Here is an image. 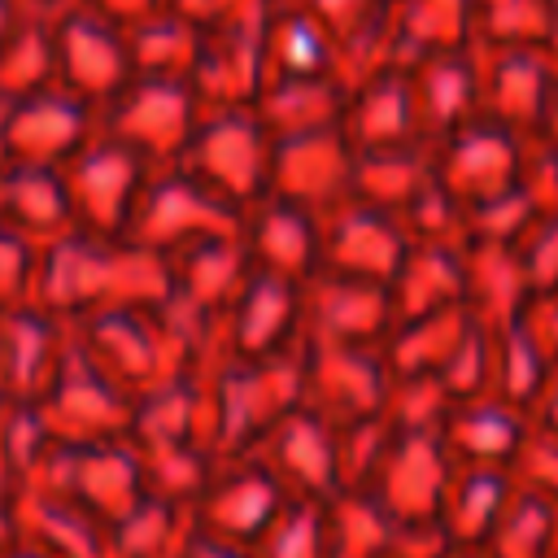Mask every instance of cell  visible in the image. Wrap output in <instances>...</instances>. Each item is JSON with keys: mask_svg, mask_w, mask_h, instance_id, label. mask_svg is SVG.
<instances>
[{"mask_svg": "<svg viewBox=\"0 0 558 558\" xmlns=\"http://www.w3.org/2000/svg\"><path fill=\"white\" fill-rule=\"evenodd\" d=\"M305 401V362L301 357H218L209 362V449L214 458L253 453L266 432Z\"/></svg>", "mask_w": 558, "mask_h": 558, "instance_id": "cell-2", "label": "cell"}, {"mask_svg": "<svg viewBox=\"0 0 558 558\" xmlns=\"http://www.w3.org/2000/svg\"><path fill=\"white\" fill-rule=\"evenodd\" d=\"M292 493L283 488V480L270 471V462L262 453H240V458H218L205 488L192 501V519L227 541L253 545L270 519L283 510Z\"/></svg>", "mask_w": 558, "mask_h": 558, "instance_id": "cell-12", "label": "cell"}, {"mask_svg": "<svg viewBox=\"0 0 558 558\" xmlns=\"http://www.w3.org/2000/svg\"><path fill=\"white\" fill-rule=\"evenodd\" d=\"M266 61L270 78H301V74H327V26L323 17L301 0H275L266 22Z\"/></svg>", "mask_w": 558, "mask_h": 558, "instance_id": "cell-21", "label": "cell"}, {"mask_svg": "<svg viewBox=\"0 0 558 558\" xmlns=\"http://www.w3.org/2000/svg\"><path fill=\"white\" fill-rule=\"evenodd\" d=\"M35 484L78 501L83 510H92L96 519H105L109 527L148 497V475H144V458L140 449L122 436V440H52Z\"/></svg>", "mask_w": 558, "mask_h": 558, "instance_id": "cell-6", "label": "cell"}, {"mask_svg": "<svg viewBox=\"0 0 558 558\" xmlns=\"http://www.w3.org/2000/svg\"><path fill=\"white\" fill-rule=\"evenodd\" d=\"M240 227H244V209L231 205L209 183H201L187 166H157L144 196H140V209H135L126 235L135 244L170 257L196 240L231 235Z\"/></svg>", "mask_w": 558, "mask_h": 558, "instance_id": "cell-8", "label": "cell"}, {"mask_svg": "<svg viewBox=\"0 0 558 558\" xmlns=\"http://www.w3.org/2000/svg\"><path fill=\"white\" fill-rule=\"evenodd\" d=\"M17 541V519H13V493L0 488V549H9Z\"/></svg>", "mask_w": 558, "mask_h": 558, "instance_id": "cell-31", "label": "cell"}, {"mask_svg": "<svg viewBox=\"0 0 558 558\" xmlns=\"http://www.w3.org/2000/svg\"><path fill=\"white\" fill-rule=\"evenodd\" d=\"M52 48H57V83H65L92 105L113 100L135 78L126 26L83 0L52 9Z\"/></svg>", "mask_w": 558, "mask_h": 558, "instance_id": "cell-9", "label": "cell"}, {"mask_svg": "<svg viewBox=\"0 0 558 558\" xmlns=\"http://www.w3.org/2000/svg\"><path fill=\"white\" fill-rule=\"evenodd\" d=\"M327 92L323 74H301V78H270L262 87V96L253 100V109L262 113V122L270 126V135H301V131H318L331 126L318 113V100Z\"/></svg>", "mask_w": 558, "mask_h": 558, "instance_id": "cell-24", "label": "cell"}, {"mask_svg": "<svg viewBox=\"0 0 558 558\" xmlns=\"http://www.w3.org/2000/svg\"><path fill=\"white\" fill-rule=\"evenodd\" d=\"M39 414L52 440H122L131 436L135 397L122 384H113L78 340H70L57 379L39 397Z\"/></svg>", "mask_w": 558, "mask_h": 558, "instance_id": "cell-10", "label": "cell"}, {"mask_svg": "<svg viewBox=\"0 0 558 558\" xmlns=\"http://www.w3.org/2000/svg\"><path fill=\"white\" fill-rule=\"evenodd\" d=\"M39 4H48V9H57V0H39Z\"/></svg>", "mask_w": 558, "mask_h": 558, "instance_id": "cell-33", "label": "cell"}, {"mask_svg": "<svg viewBox=\"0 0 558 558\" xmlns=\"http://www.w3.org/2000/svg\"><path fill=\"white\" fill-rule=\"evenodd\" d=\"M201 96L183 74H135L113 100L100 105V131L118 135L153 166L183 161L196 126H201Z\"/></svg>", "mask_w": 558, "mask_h": 558, "instance_id": "cell-5", "label": "cell"}, {"mask_svg": "<svg viewBox=\"0 0 558 558\" xmlns=\"http://www.w3.org/2000/svg\"><path fill=\"white\" fill-rule=\"evenodd\" d=\"M174 166H187L201 183L222 192L231 205L253 209L257 201L270 196L275 135L253 105L205 109L183 161H174Z\"/></svg>", "mask_w": 558, "mask_h": 558, "instance_id": "cell-3", "label": "cell"}, {"mask_svg": "<svg viewBox=\"0 0 558 558\" xmlns=\"http://www.w3.org/2000/svg\"><path fill=\"white\" fill-rule=\"evenodd\" d=\"M301 310H305L301 283L253 266V275L244 279L240 296L222 314V349H227V357L262 362V357L288 353V344L296 336V323H301Z\"/></svg>", "mask_w": 558, "mask_h": 558, "instance_id": "cell-14", "label": "cell"}, {"mask_svg": "<svg viewBox=\"0 0 558 558\" xmlns=\"http://www.w3.org/2000/svg\"><path fill=\"white\" fill-rule=\"evenodd\" d=\"M0 218L22 235H31L39 248L74 231V209H70L61 166L0 161Z\"/></svg>", "mask_w": 558, "mask_h": 558, "instance_id": "cell-18", "label": "cell"}, {"mask_svg": "<svg viewBox=\"0 0 558 558\" xmlns=\"http://www.w3.org/2000/svg\"><path fill=\"white\" fill-rule=\"evenodd\" d=\"M70 340L74 327L35 301L0 310V405L39 401L57 379Z\"/></svg>", "mask_w": 558, "mask_h": 558, "instance_id": "cell-13", "label": "cell"}, {"mask_svg": "<svg viewBox=\"0 0 558 558\" xmlns=\"http://www.w3.org/2000/svg\"><path fill=\"white\" fill-rule=\"evenodd\" d=\"M13 519L17 536L39 545L48 558H113L109 523L44 484L13 493Z\"/></svg>", "mask_w": 558, "mask_h": 558, "instance_id": "cell-16", "label": "cell"}, {"mask_svg": "<svg viewBox=\"0 0 558 558\" xmlns=\"http://www.w3.org/2000/svg\"><path fill=\"white\" fill-rule=\"evenodd\" d=\"M153 161L122 144L109 131H96L74 157L61 161V179L70 192L74 227L92 235H126L140 209V196L153 179Z\"/></svg>", "mask_w": 558, "mask_h": 558, "instance_id": "cell-4", "label": "cell"}, {"mask_svg": "<svg viewBox=\"0 0 558 558\" xmlns=\"http://www.w3.org/2000/svg\"><path fill=\"white\" fill-rule=\"evenodd\" d=\"M100 131V105L48 83L0 109V161L61 166Z\"/></svg>", "mask_w": 558, "mask_h": 558, "instance_id": "cell-11", "label": "cell"}, {"mask_svg": "<svg viewBox=\"0 0 558 558\" xmlns=\"http://www.w3.org/2000/svg\"><path fill=\"white\" fill-rule=\"evenodd\" d=\"M174 292L170 257L135 244L131 235H92L65 231L39 248L35 270V305L57 314L61 323H78L109 305H161Z\"/></svg>", "mask_w": 558, "mask_h": 558, "instance_id": "cell-1", "label": "cell"}, {"mask_svg": "<svg viewBox=\"0 0 558 558\" xmlns=\"http://www.w3.org/2000/svg\"><path fill=\"white\" fill-rule=\"evenodd\" d=\"M257 558H327V519L318 497H288L270 527L253 541Z\"/></svg>", "mask_w": 558, "mask_h": 558, "instance_id": "cell-25", "label": "cell"}, {"mask_svg": "<svg viewBox=\"0 0 558 558\" xmlns=\"http://www.w3.org/2000/svg\"><path fill=\"white\" fill-rule=\"evenodd\" d=\"M253 266L283 275L292 283H305L318 270V227L305 205H292L283 196H266L253 209H244L240 227Z\"/></svg>", "mask_w": 558, "mask_h": 558, "instance_id": "cell-17", "label": "cell"}, {"mask_svg": "<svg viewBox=\"0 0 558 558\" xmlns=\"http://www.w3.org/2000/svg\"><path fill=\"white\" fill-rule=\"evenodd\" d=\"M201 35L205 26L174 9H157L153 17L131 22L126 39H131L135 74H183L187 78L201 52Z\"/></svg>", "mask_w": 558, "mask_h": 558, "instance_id": "cell-22", "label": "cell"}, {"mask_svg": "<svg viewBox=\"0 0 558 558\" xmlns=\"http://www.w3.org/2000/svg\"><path fill=\"white\" fill-rule=\"evenodd\" d=\"M170 270H174V292L170 301H179L183 310L222 323V314L231 310V301L240 296L244 279L253 275V257L240 231L231 235H209L196 240L179 253H170Z\"/></svg>", "mask_w": 558, "mask_h": 558, "instance_id": "cell-15", "label": "cell"}, {"mask_svg": "<svg viewBox=\"0 0 558 558\" xmlns=\"http://www.w3.org/2000/svg\"><path fill=\"white\" fill-rule=\"evenodd\" d=\"M240 0H166V9H174V13H183V17H192V22H201V26H209V22H218L222 13H231Z\"/></svg>", "mask_w": 558, "mask_h": 558, "instance_id": "cell-29", "label": "cell"}, {"mask_svg": "<svg viewBox=\"0 0 558 558\" xmlns=\"http://www.w3.org/2000/svg\"><path fill=\"white\" fill-rule=\"evenodd\" d=\"M270 9L275 0H240L231 13L205 26L196 65L187 74L205 109L253 105L270 83V61H266Z\"/></svg>", "mask_w": 558, "mask_h": 558, "instance_id": "cell-7", "label": "cell"}, {"mask_svg": "<svg viewBox=\"0 0 558 558\" xmlns=\"http://www.w3.org/2000/svg\"><path fill=\"white\" fill-rule=\"evenodd\" d=\"M253 453L270 462V471L283 480L292 497H318L331 480V436L323 418L310 414L305 405L288 410Z\"/></svg>", "mask_w": 558, "mask_h": 558, "instance_id": "cell-19", "label": "cell"}, {"mask_svg": "<svg viewBox=\"0 0 558 558\" xmlns=\"http://www.w3.org/2000/svg\"><path fill=\"white\" fill-rule=\"evenodd\" d=\"M170 558H257V554H253V545L227 541V536H218V532H209L192 519V527L183 532V541L174 545Z\"/></svg>", "mask_w": 558, "mask_h": 558, "instance_id": "cell-27", "label": "cell"}, {"mask_svg": "<svg viewBox=\"0 0 558 558\" xmlns=\"http://www.w3.org/2000/svg\"><path fill=\"white\" fill-rule=\"evenodd\" d=\"M0 558H48V554H44L39 545H31V541H22V536H17L9 549H0Z\"/></svg>", "mask_w": 558, "mask_h": 558, "instance_id": "cell-32", "label": "cell"}, {"mask_svg": "<svg viewBox=\"0 0 558 558\" xmlns=\"http://www.w3.org/2000/svg\"><path fill=\"white\" fill-rule=\"evenodd\" d=\"M57 83V48H52V9L31 4V13L0 39V109Z\"/></svg>", "mask_w": 558, "mask_h": 558, "instance_id": "cell-20", "label": "cell"}, {"mask_svg": "<svg viewBox=\"0 0 558 558\" xmlns=\"http://www.w3.org/2000/svg\"><path fill=\"white\" fill-rule=\"evenodd\" d=\"M83 4L100 9L105 17H113V22H122V26H131V22L153 17L157 9H166V0H83Z\"/></svg>", "mask_w": 558, "mask_h": 558, "instance_id": "cell-28", "label": "cell"}, {"mask_svg": "<svg viewBox=\"0 0 558 558\" xmlns=\"http://www.w3.org/2000/svg\"><path fill=\"white\" fill-rule=\"evenodd\" d=\"M187 527H192L187 501L148 493L109 527V545H113V558H170Z\"/></svg>", "mask_w": 558, "mask_h": 558, "instance_id": "cell-23", "label": "cell"}, {"mask_svg": "<svg viewBox=\"0 0 558 558\" xmlns=\"http://www.w3.org/2000/svg\"><path fill=\"white\" fill-rule=\"evenodd\" d=\"M31 4H39V0H0V39L31 13Z\"/></svg>", "mask_w": 558, "mask_h": 558, "instance_id": "cell-30", "label": "cell"}, {"mask_svg": "<svg viewBox=\"0 0 558 558\" xmlns=\"http://www.w3.org/2000/svg\"><path fill=\"white\" fill-rule=\"evenodd\" d=\"M35 270H39V244L0 218V310L26 305L35 296Z\"/></svg>", "mask_w": 558, "mask_h": 558, "instance_id": "cell-26", "label": "cell"}]
</instances>
